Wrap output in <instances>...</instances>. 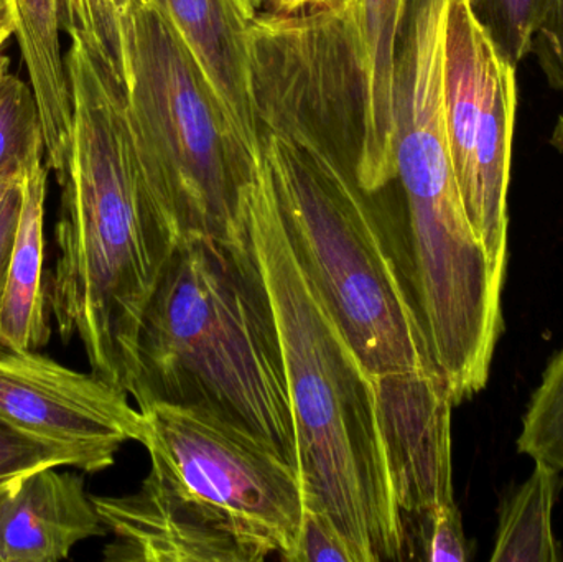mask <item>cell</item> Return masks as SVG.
<instances>
[{
    "instance_id": "d4e9b609",
    "label": "cell",
    "mask_w": 563,
    "mask_h": 562,
    "mask_svg": "<svg viewBox=\"0 0 563 562\" xmlns=\"http://www.w3.org/2000/svg\"><path fill=\"white\" fill-rule=\"evenodd\" d=\"M22 177L23 172L19 180L9 188L3 200L0 201V304H2L3 293H5L10 256H12L13 241H15L16 227H19Z\"/></svg>"
},
{
    "instance_id": "7402d4cb",
    "label": "cell",
    "mask_w": 563,
    "mask_h": 562,
    "mask_svg": "<svg viewBox=\"0 0 563 562\" xmlns=\"http://www.w3.org/2000/svg\"><path fill=\"white\" fill-rule=\"evenodd\" d=\"M46 467L88 471L78 452L23 434L0 421V485Z\"/></svg>"
},
{
    "instance_id": "f1b7e54d",
    "label": "cell",
    "mask_w": 563,
    "mask_h": 562,
    "mask_svg": "<svg viewBox=\"0 0 563 562\" xmlns=\"http://www.w3.org/2000/svg\"><path fill=\"white\" fill-rule=\"evenodd\" d=\"M15 33L13 29H0V71L9 66V58L3 56V46H5L7 40Z\"/></svg>"
},
{
    "instance_id": "277c9868",
    "label": "cell",
    "mask_w": 563,
    "mask_h": 562,
    "mask_svg": "<svg viewBox=\"0 0 563 562\" xmlns=\"http://www.w3.org/2000/svg\"><path fill=\"white\" fill-rule=\"evenodd\" d=\"M132 399L211 412L297 461L276 317L241 221L231 240L181 236L145 310Z\"/></svg>"
},
{
    "instance_id": "d6986e66",
    "label": "cell",
    "mask_w": 563,
    "mask_h": 562,
    "mask_svg": "<svg viewBox=\"0 0 563 562\" xmlns=\"http://www.w3.org/2000/svg\"><path fill=\"white\" fill-rule=\"evenodd\" d=\"M36 154L45 147L35 96L7 66L0 71V170L23 167Z\"/></svg>"
},
{
    "instance_id": "484cf974",
    "label": "cell",
    "mask_w": 563,
    "mask_h": 562,
    "mask_svg": "<svg viewBox=\"0 0 563 562\" xmlns=\"http://www.w3.org/2000/svg\"><path fill=\"white\" fill-rule=\"evenodd\" d=\"M353 2L354 0H264L257 13L274 19H307L344 12Z\"/></svg>"
},
{
    "instance_id": "5b68a950",
    "label": "cell",
    "mask_w": 563,
    "mask_h": 562,
    "mask_svg": "<svg viewBox=\"0 0 563 562\" xmlns=\"http://www.w3.org/2000/svg\"><path fill=\"white\" fill-rule=\"evenodd\" d=\"M261 154L298 260L376 382L440 378L397 254L387 195L267 135ZM446 383V382H445Z\"/></svg>"
},
{
    "instance_id": "6da1fadb",
    "label": "cell",
    "mask_w": 563,
    "mask_h": 562,
    "mask_svg": "<svg viewBox=\"0 0 563 562\" xmlns=\"http://www.w3.org/2000/svg\"><path fill=\"white\" fill-rule=\"evenodd\" d=\"M68 35L71 137L46 304L92 375L132 398L142 319L180 233L139 162L125 86L81 32Z\"/></svg>"
},
{
    "instance_id": "e0dca14e",
    "label": "cell",
    "mask_w": 563,
    "mask_h": 562,
    "mask_svg": "<svg viewBox=\"0 0 563 562\" xmlns=\"http://www.w3.org/2000/svg\"><path fill=\"white\" fill-rule=\"evenodd\" d=\"M134 0H59L62 29L78 30L128 88Z\"/></svg>"
},
{
    "instance_id": "f546056e",
    "label": "cell",
    "mask_w": 563,
    "mask_h": 562,
    "mask_svg": "<svg viewBox=\"0 0 563 562\" xmlns=\"http://www.w3.org/2000/svg\"><path fill=\"white\" fill-rule=\"evenodd\" d=\"M552 145L563 152V112L559 115L558 124H555L554 132H552Z\"/></svg>"
},
{
    "instance_id": "4fadbf2b",
    "label": "cell",
    "mask_w": 563,
    "mask_h": 562,
    "mask_svg": "<svg viewBox=\"0 0 563 562\" xmlns=\"http://www.w3.org/2000/svg\"><path fill=\"white\" fill-rule=\"evenodd\" d=\"M43 155L36 154L23 167L19 227L0 304V346L9 352H36L52 335L43 286L48 187V167Z\"/></svg>"
},
{
    "instance_id": "5bb4252c",
    "label": "cell",
    "mask_w": 563,
    "mask_h": 562,
    "mask_svg": "<svg viewBox=\"0 0 563 562\" xmlns=\"http://www.w3.org/2000/svg\"><path fill=\"white\" fill-rule=\"evenodd\" d=\"M20 53L29 73L42 125L48 170L56 180L65 170L71 137V96L59 45V0H10Z\"/></svg>"
},
{
    "instance_id": "9a60e30c",
    "label": "cell",
    "mask_w": 563,
    "mask_h": 562,
    "mask_svg": "<svg viewBox=\"0 0 563 562\" xmlns=\"http://www.w3.org/2000/svg\"><path fill=\"white\" fill-rule=\"evenodd\" d=\"M407 0H354L351 5L369 66V139L360 185L377 191L396 180L394 82Z\"/></svg>"
},
{
    "instance_id": "cb8c5ba5",
    "label": "cell",
    "mask_w": 563,
    "mask_h": 562,
    "mask_svg": "<svg viewBox=\"0 0 563 562\" xmlns=\"http://www.w3.org/2000/svg\"><path fill=\"white\" fill-rule=\"evenodd\" d=\"M532 55L552 88L563 91V0H551L548 15L532 43Z\"/></svg>"
},
{
    "instance_id": "7c38bea8",
    "label": "cell",
    "mask_w": 563,
    "mask_h": 562,
    "mask_svg": "<svg viewBox=\"0 0 563 562\" xmlns=\"http://www.w3.org/2000/svg\"><path fill=\"white\" fill-rule=\"evenodd\" d=\"M197 56L246 144L261 155L251 99L247 26L241 0H152Z\"/></svg>"
},
{
    "instance_id": "52a82bcc",
    "label": "cell",
    "mask_w": 563,
    "mask_h": 562,
    "mask_svg": "<svg viewBox=\"0 0 563 562\" xmlns=\"http://www.w3.org/2000/svg\"><path fill=\"white\" fill-rule=\"evenodd\" d=\"M449 0H407L394 82L399 236L413 283L449 294L478 283L489 257L463 208L443 115Z\"/></svg>"
},
{
    "instance_id": "ffe728a7",
    "label": "cell",
    "mask_w": 563,
    "mask_h": 562,
    "mask_svg": "<svg viewBox=\"0 0 563 562\" xmlns=\"http://www.w3.org/2000/svg\"><path fill=\"white\" fill-rule=\"evenodd\" d=\"M476 20L501 55L518 68L532 55V43L551 0H468Z\"/></svg>"
},
{
    "instance_id": "ac0fdd59",
    "label": "cell",
    "mask_w": 563,
    "mask_h": 562,
    "mask_svg": "<svg viewBox=\"0 0 563 562\" xmlns=\"http://www.w3.org/2000/svg\"><path fill=\"white\" fill-rule=\"evenodd\" d=\"M518 452L563 474V346L549 360L529 399Z\"/></svg>"
},
{
    "instance_id": "30bf717a",
    "label": "cell",
    "mask_w": 563,
    "mask_h": 562,
    "mask_svg": "<svg viewBox=\"0 0 563 562\" xmlns=\"http://www.w3.org/2000/svg\"><path fill=\"white\" fill-rule=\"evenodd\" d=\"M0 421L78 452L89 474L111 467L119 449L144 434L129 395L36 352L0 353Z\"/></svg>"
},
{
    "instance_id": "7a4b0ae2",
    "label": "cell",
    "mask_w": 563,
    "mask_h": 562,
    "mask_svg": "<svg viewBox=\"0 0 563 562\" xmlns=\"http://www.w3.org/2000/svg\"><path fill=\"white\" fill-rule=\"evenodd\" d=\"M241 221L276 317L305 507L330 515L357 562L409 560L377 382L298 260L263 154Z\"/></svg>"
},
{
    "instance_id": "44dd1931",
    "label": "cell",
    "mask_w": 563,
    "mask_h": 562,
    "mask_svg": "<svg viewBox=\"0 0 563 562\" xmlns=\"http://www.w3.org/2000/svg\"><path fill=\"white\" fill-rule=\"evenodd\" d=\"M407 543L409 560L466 562L472 558L456 502L413 520L407 528Z\"/></svg>"
},
{
    "instance_id": "2e32d148",
    "label": "cell",
    "mask_w": 563,
    "mask_h": 562,
    "mask_svg": "<svg viewBox=\"0 0 563 562\" xmlns=\"http://www.w3.org/2000/svg\"><path fill=\"white\" fill-rule=\"evenodd\" d=\"M534 464L528 481L503 502L493 562L563 561L552 528V514L562 487L561 472L544 462Z\"/></svg>"
},
{
    "instance_id": "3957f363",
    "label": "cell",
    "mask_w": 563,
    "mask_h": 562,
    "mask_svg": "<svg viewBox=\"0 0 563 562\" xmlns=\"http://www.w3.org/2000/svg\"><path fill=\"white\" fill-rule=\"evenodd\" d=\"M151 472L124 497H92L112 562L288 561L305 497L297 469L251 432L185 406L141 411Z\"/></svg>"
},
{
    "instance_id": "ba28073f",
    "label": "cell",
    "mask_w": 563,
    "mask_h": 562,
    "mask_svg": "<svg viewBox=\"0 0 563 562\" xmlns=\"http://www.w3.org/2000/svg\"><path fill=\"white\" fill-rule=\"evenodd\" d=\"M260 137L307 148L360 181L369 139V66L351 7L333 15L247 26Z\"/></svg>"
},
{
    "instance_id": "8fae6325",
    "label": "cell",
    "mask_w": 563,
    "mask_h": 562,
    "mask_svg": "<svg viewBox=\"0 0 563 562\" xmlns=\"http://www.w3.org/2000/svg\"><path fill=\"white\" fill-rule=\"evenodd\" d=\"M46 467L0 485V562H56L109 533L79 475Z\"/></svg>"
},
{
    "instance_id": "4316f807",
    "label": "cell",
    "mask_w": 563,
    "mask_h": 562,
    "mask_svg": "<svg viewBox=\"0 0 563 562\" xmlns=\"http://www.w3.org/2000/svg\"><path fill=\"white\" fill-rule=\"evenodd\" d=\"M23 167H25V165H23ZM23 167H7L0 170V201L3 200L9 188L19 180Z\"/></svg>"
},
{
    "instance_id": "83f0119b",
    "label": "cell",
    "mask_w": 563,
    "mask_h": 562,
    "mask_svg": "<svg viewBox=\"0 0 563 562\" xmlns=\"http://www.w3.org/2000/svg\"><path fill=\"white\" fill-rule=\"evenodd\" d=\"M0 29L15 30V13L10 0H0Z\"/></svg>"
},
{
    "instance_id": "603a6c76",
    "label": "cell",
    "mask_w": 563,
    "mask_h": 562,
    "mask_svg": "<svg viewBox=\"0 0 563 562\" xmlns=\"http://www.w3.org/2000/svg\"><path fill=\"white\" fill-rule=\"evenodd\" d=\"M290 562H357L353 548L327 511L305 507L300 533Z\"/></svg>"
},
{
    "instance_id": "8992f818",
    "label": "cell",
    "mask_w": 563,
    "mask_h": 562,
    "mask_svg": "<svg viewBox=\"0 0 563 562\" xmlns=\"http://www.w3.org/2000/svg\"><path fill=\"white\" fill-rule=\"evenodd\" d=\"M128 119L152 190L181 236L231 240L260 170L203 66L152 0H134Z\"/></svg>"
},
{
    "instance_id": "9c48e42d",
    "label": "cell",
    "mask_w": 563,
    "mask_h": 562,
    "mask_svg": "<svg viewBox=\"0 0 563 562\" xmlns=\"http://www.w3.org/2000/svg\"><path fill=\"white\" fill-rule=\"evenodd\" d=\"M468 0H449L443 40V115L453 174L473 233L505 274L518 81Z\"/></svg>"
},
{
    "instance_id": "4dcf8cb0",
    "label": "cell",
    "mask_w": 563,
    "mask_h": 562,
    "mask_svg": "<svg viewBox=\"0 0 563 562\" xmlns=\"http://www.w3.org/2000/svg\"><path fill=\"white\" fill-rule=\"evenodd\" d=\"M243 2L244 9L247 10L251 16H256V13L260 12L261 7H263L264 0H241Z\"/></svg>"
}]
</instances>
